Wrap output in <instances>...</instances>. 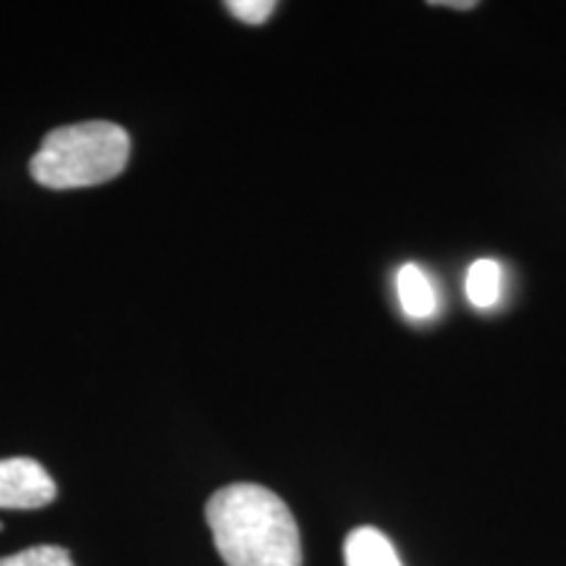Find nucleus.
Segmentation results:
<instances>
[{
  "label": "nucleus",
  "instance_id": "423d86ee",
  "mask_svg": "<svg viewBox=\"0 0 566 566\" xmlns=\"http://www.w3.org/2000/svg\"><path fill=\"white\" fill-rule=\"evenodd\" d=\"M464 292L472 307L491 310L504 296V268L499 260H475L467 271Z\"/></svg>",
  "mask_w": 566,
  "mask_h": 566
},
{
  "label": "nucleus",
  "instance_id": "9d476101",
  "mask_svg": "<svg viewBox=\"0 0 566 566\" xmlns=\"http://www.w3.org/2000/svg\"><path fill=\"white\" fill-rule=\"evenodd\" d=\"M3 527H6V525H3V522H0V533H3Z\"/></svg>",
  "mask_w": 566,
  "mask_h": 566
},
{
  "label": "nucleus",
  "instance_id": "1a4fd4ad",
  "mask_svg": "<svg viewBox=\"0 0 566 566\" xmlns=\"http://www.w3.org/2000/svg\"><path fill=\"white\" fill-rule=\"evenodd\" d=\"M430 6H441V9H457V11H470L475 9V0H436Z\"/></svg>",
  "mask_w": 566,
  "mask_h": 566
},
{
  "label": "nucleus",
  "instance_id": "6e6552de",
  "mask_svg": "<svg viewBox=\"0 0 566 566\" xmlns=\"http://www.w3.org/2000/svg\"><path fill=\"white\" fill-rule=\"evenodd\" d=\"M226 9L244 24L258 27L273 17L275 0H231V3H226Z\"/></svg>",
  "mask_w": 566,
  "mask_h": 566
},
{
  "label": "nucleus",
  "instance_id": "7ed1b4c3",
  "mask_svg": "<svg viewBox=\"0 0 566 566\" xmlns=\"http://www.w3.org/2000/svg\"><path fill=\"white\" fill-rule=\"evenodd\" d=\"M59 488L38 459H0V509H42L53 504Z\"/></svg>",
  "mask_w": 566,
  "mask_h": 566
},
{
  "label": "nucleus",
  "instance_id": "20e7f679",
  "mask_svg": "<svg viewBox=\"0 0 566 566\" xmlns=\"http://www.w3.org/2000/svg\"><path fill=\"white\" fill-rule=\"evenodd\" d=\"M396 296L405 315L412 321H430L441 307L433 281L417 263H407L396 271Z\"/></svg>",
  "mask_w": 566,
  "mask_h": 566
},
{
  "label": "nucleus",
  "instance_id": "0eeeda50",
  "mask_svg": "<svg viewBox=\"0 0 566 566\" xmlns=\"http://www.w3.org/2000/svg\"><path fill=\"white\" fill-rule=\"evenodd\" d=\"M0 566H74V558L61 546H34L21 554L3 556Z\"/></svg>",
  "mask_w": 566,
  "mask_h": 566
},
{
  "label": "nucleus",
  "instance_id": "f03ea898",
  "mask_svg": "<svg viewBox=\"0 0 566 566\" xmlns=\"http://www.w3.org/2000/svg\"><path fill=\"white\" fill-rule=\"evenodd\" d=\"M132 142L113 122L69 124L48 134L30 160L32 179L48 189L97 187L124 174Z\"/></svg>",
  "mask_w": 566,
  "mask_h": 566
},
{
  "label": "nucleus",
  "instance_id": "39448f33",
  "mask_svg": "<svg viewBox=\"0 0 566 566\" xmlns=\"http://www.w3.org/2000/svg\"><path fill=\"white\" fill-rule=\"evenodd\" d=\"M346 566H405L394 543L375 527L352 530L344 543Z\"/></svg>",
  "mask_w": 566,
  "mask_h": 566
},
{
  "label": "nucleus",
  "instance_id": "f257e3e1",
  "mask_svg": "<svg viewBox=\"0 0 566 566\" xmlns=\"http://www.w3.org/2000/svg\"><path fill=\"white\" fill-rule=\"evenodd\" d=\"M205 516L226 566H302L292 509L268 488L226 485L210 495Z\"/></svg>",
  "mask_w": 566,
  "mask_h": 566
}]
</instances>
